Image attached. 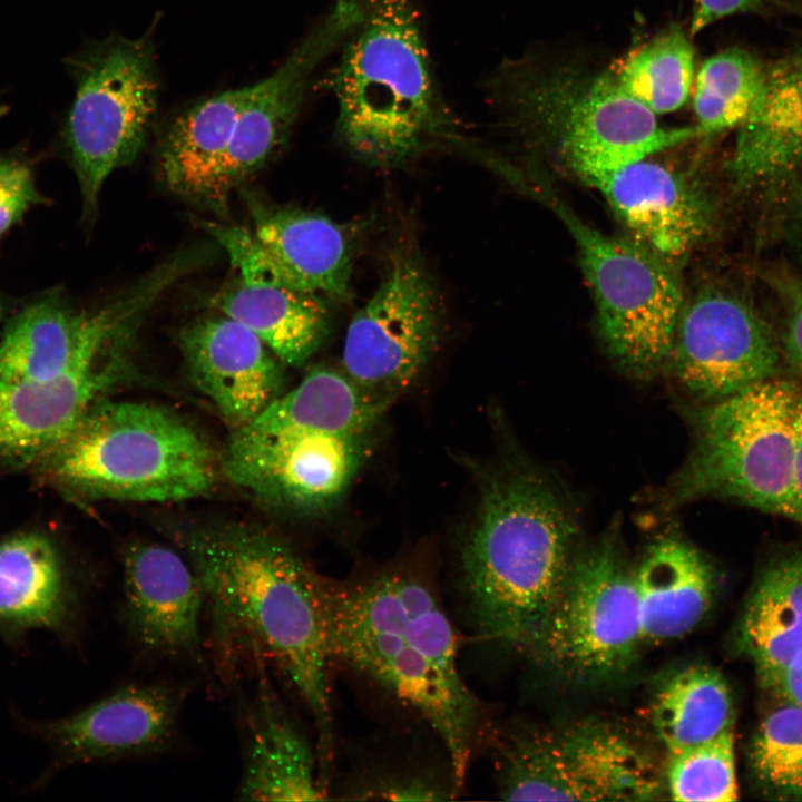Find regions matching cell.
<instances>
[{
	"label": "cell",
	"instance_id": "6da1fadb",
	"mask_svg": "<svg viewBox=\"0 0 802 802\" xmlns=\"http://www.w3.org/2000/svg\"><path fill=\"white\" fill-rule=\"evenodd\" d=\"M317 590L332 664L418 716L447 752L462 791L490 731L460 672L459 633L437 590L401 570L353 581L319 576Z\"/></svg>",
	"mask_w": 802,
	"mask_h": 802
},
{
	"label": "cell",
	"instance_id": "7a4b0ae2",
	"mask_svg": "<svg viewBox=\"0 0 802 802\" xmlns=\"http://www.w3.org/2000/svg\"><path fill=\"white\" fill-rule=\"evenodd\" d=\"M185 546L224 654L272 664L312 718L321 775L331 782L335 731L333 665L322 623L319 575L283 540L244 525L196 528Z\"/></svg>",
	"mask_w": 802,
	"mask_h": 802
},
{
	"label": "cell",
	"instance_id": "3957f363",
	"mask_svg": "<svg viewBox=\"0 0 802 802\" xmlns=\"http://www.w3.org/2000/svg\"><path fill=\"white\" fill-rule=\"evenodd\" d=\"M578 540L569 501L542 471L518 464L490 477L460 554V599L476 636L519 652L561 594Z\"/></svg>",
	"mask_w": 802,
	"mask_h": 802
},
{
	"label": "cell",
	"instance_id": "277c9868",
	"mask_svg": "<svg viewBox=\"0 0 802 802\" xmlns=\"http://www.w3.org/2000/svg\"><path fill=\"white\" fill-rule=\"evenodd\" d=\"M362 2V19L340 45L330 79L339 143L381 168L469 148L434 79L414 1Z\"/></svg>",
	"mask_w": 802,
	"mask_h": 802
},
{
	"label": "cell",
	"instance_id": "5b68a950",
	"mask_svg": "<svg viewBox=\"0 0 802 802\" xmlns=\"http://www.w3.org/2000/svg\"><path fill=\"white\" fill-rule=\"evenodd\" d=\"M35 464L43 480L88 499L176 502L206 495L216 481L197 430L172 410L136 401L99 400Z\"/></svg>",
	"mask_w": 802,
	"mask_h": 802
},
{
	"label": "cell",
	"instance_id": "8992f818",
	"mask_svg": "<svg viewBox=\"0 0 802 802\" xmlns=\"http://www.w3.org/2000/svg\"><path fill=\"white\" fill-rule=\"evenodd\" d=\"M800 385L775 376L685 408L693 443L664 498L714 497L798 521L794 423Z\"/></svg>",
	"mask_w": 802,
	"mask_h": 802
},
{
	"label": "cell",
	"instance_id": "52a82bcc",
	"mask_svg": "<svg viewBox=\"0 0 802 802\" xmlns=\"http://www.w3.org/2000/svg\"><path fill=\"white\" fill-rule=\"evenodd\" d=\"M496 766L498 794L509 801H651L665 788L640 741L599 720L507 730Z\"/></svg>",
	"mask_w": 802,
	"mask_h": 802
},
{
	"label": "cell",
	"instance_id": "ba28073f",
	"mask_svg": "<svg viewBox=\"0 0 802 802\" xmlns=\"http://www.w3.org/2000/svg\"><path fill=\"white\" fill-rule=\"evenodd\" d=\"M542 196L575 241L609 355L636 378L665 371L684 302L675 266L635 239L597 231L551 194Z\"/></svg>",
	"mask_w": 802,
	"mask_h": 802
},
{
	"label": "cell",
	"instance_id": "9c48e42d",
	"mask_svg": "<svg viewBox=\"0 0 802 802\" xmlns=\"http://www.w3.org/2000/svg\"><path fill=\"white\" fill-rule=\"evenodd\" d=\"M643 643L634 571L615 527L580 551L554 606L519 652L577 684L607 682Z\"/></svg>",
	"mask_w": 802,
	"mask_h": 802
},
{
	"label": "cell",
	"instance_id": "30bf717a",
	"mask_svg": "<svg viewBox=\"0 0 802 802\" xmlns=\"http://www.w3.org/2000/svg\"><path fill=\"white\" fill-rule=\"evenodd\" d=\"M65 140L78 180L82 214L97 213L105 180L143 147L156 109L157 79L149 37L113 38L79 61Z\"/></svg>",
	"mask_w": 802,
	"mask_h": 802
},
{
	"label": "cell",
	"instance_id": "8fae6325",
	"mask_svg": "<svg viewBox=\"0 0 802 802\" xmlns=\"http://www.w3.org/2000/svg\"><path fill=\"white\" fill-rule=\"evenodd\" d=\"M368 437L294 422L264 409L233 430L222 466L234 485L265 503L317 511L346 492L363 463Z\"/></svg>",
	"mask_w": 802,
	"mask_h": 802
},
{
	"label": "cell",
	"instance_id": "7c38bea8",
	"mask_svg": "<svg viewBox=\"0 0 802 802\" xmlns=\"http://www.w3.org/2000/svg\"><path fill=\"white\" fill-rule=\"evenodd\" d=\"M440 327L434 283L419 252L401 246L391 254L374 293L350 321L343 372L388 404L424 369L437 349Z\"/></svg>",
	"mask_w": 802,
	"mask_h": 802
},
{
	"label": "cell",
	"instance_id": "4fadbf2b",
	"mask_svg": "<svg viewBox=\"0 0 802 802\" xmlns=\"http://www.w3.org/2000/svg\"><path fill=\"white\" fill-rule=\"evenodd\" d=\"M781 343L770 325L731 292L704 287L684 300L666 370L701 401L777 376Z\"/></svg>",
	"mask_w": 802,
	"mask_h": 802
},
{
	"label": "cell",
	"instance_id": "5bb4252c",
	"mask_svg": "<svg viewBox=\"0 0 802 802\" xmlns=\"http://www.w3.org/2000/svg\"><path fill=\"white\" fill-rule=\"evenodd\" d=\"M362 16L361 0H338L276 71L251 86L218 173V212L226 208L231 190L286 141L312 72L340 47Z\"/></svg>",
	"mask_w": 802,
	"mask_h": 802
},
{
	"label": "cell",
	"instance_id": "9a60e30c",
	"mask_svg": "<svg viewBox=\"0 0 802 802\" xmlns=\"http://www.w3.org/2000/svg\"><path fill=\"white\" fill-rule=\"evenodd\" d=\"M251 205L253 232L243 233L233 247L238 271L330 302L351 299L353 248L345 226L300 208Z\"/></svg>",
	"mask_w": 802,
	"mask_h": 802
},
{
	"label": "cell",
	"instance_id": "2e32d148",
	"mask_svg": "<svg viewBox=\"0 0 802 802\" xmlns=\"http://www.w3.org/2000/svg\"><path fill=\"white\" fill-rule=\"evenodd\" d=\"M184 693L160 683L128 684L59 720L29 723L53 751L50 770L158 754L178 726Z\"/></svg>",
	"mask_w": 802,
	"mask_h": 802
},
{
	"label": "cell",
	"instance_id": "e0dca14e",
	"mask_svg": "<svg viewBox=\"0 0 802 802\" xmlns=\"http://www.w3.org/2000/svg\"><path fill=\"white\" fill-rule=\"evenodd\" d=\"M556 104L561 149L587 184L686 143L696 128L666 127L656 115L603 75Z\"/></svg>",
	"mask_w": 802,
	"mask_h": 802
},
{
	"label": "cell",
	"instance_id": "ac0fdd59",
	"mask_svg": "<svg viewBox=\"0 0 802 802\" xmlns=\"http://www.w3.org/2000/svg\"><path fill=\"white\" fill-rule=\"evenodd\" d=\"M121 563L123 616L136 644L160 657L199 659L205 594L192 564L153 542L129 545Z\"/></svg>",
	"mask_w": 802,
	"mask_h": 802
},
{
	"label": "cell",
	"instance_id": "d6986e66",
	"mask_svg": "<svg viewBox=\"0 0 802 802\" xmlns=\"http://www.w3.org/2000/svg\"><path fill=\"white\" fill-rule=\"evenodd\" d=\"M179 346L193 383L233 430L282 394L281 361L253 331L224 314L187 325Z\"/></svg>",
	"mask_w": 802,
	"mask_h": 802
},
{
	"label": "cell",
	"instance_id": "ffe728a7",
	"mask_svg": "<svg viewBox=\"0 0 802 802\" xmlns=\"http://www.w3.org/2000/svg\"><path fill=\"white\" fill-rule=\"evenodd\" d=\"M123 345L115 344L55 380L0 379V461L36 463L53 450L116 382Z\"/></svg>",
	"mask_w": 802,
	"mask_h": 802
},
{
	"label": "cell",
	"instance_id": "44dd1931",
	"mask_svg": "<svg viewBox=\"0 0 802 802\" xmlns=\"http://www.w3.org/2000/svg\"><path fill=\"white\" fill-rule=\"evenodd\" d=\"M634 239L675 266L704 239L713 218L701 187L684 173L651 157L590 184Z\"/></svg>",
	"mask_w": 802,
	"mask_h": 802
},
{
	"label": "cell",
	"instance_id": "7402d4cb",
	"mask_svg": "<svg viewBox=\"0 0 802 802\" xmlns=\"http://www.w3.org/2000/svg\"><path fill=\"white\" fill-rule=\"evenodd\" d=\"M80 606L78 590L51 538L20 531L0 539V635L11 644L32 629L65 638Z\"/></svg>",
	"mask_w": 802,
	"mask_h": 802
},
{
	"label": "cell",
	"instance_id": "603a6c76",
	"mask_svg": "<svg viewBox=\"0 0 802 802\" xmlns=\"http://www.w3.org/2000/svg\"><path fill=\"white\" fill-rule=\"evenodd\" d=\"M737 643L762 685L802 707V550L763 571L740 618Z\"/></svg>",
	"mask_w": 802,
	"mask_h": 802
},
{
	"label": "cell",
	"instance_id": "cb8c5ba5",
	"mask_svg": "<svg viewBox=\"0 0 802 802\" xmlns=\"http://www.w3.org/2000/svg\"><path fill=\"white\" fill-rule=\"evenodd\" d=\"M239 799L319 801L329 799L315 743L286 712L266 679L245 715Z\"/></svg>",
	"mask_w": 802,
	"mask_h": 802
},
{
	"label": "cell",
	"instance_id": "d4e9b609",
	"mask_svg": "<svg viewBox=\"0 0 802 802\" xmlns=\"http://www.w3.org/2000/svg\"><path fill=\"white\" fill-rule=\"evenodd\" d=\"M326 299L280 282L238 275L209 304L253 331L284 364L305 363L331 329Z\"/></svg>",
	"mask_w": 802,
	"mask_h": 802
},
{
	"label": "cell",
	"instance_id": "484cf974",
	"mask_svg": "<svg viewBox=\"0 0 802 802\" xmlns=\"http://www.w3.org/2000/svg\"><path fill=\"white\" fill-rule=\"evenodd\" d=\"M643 643L668 642L692 632L713 598V570L679 537L661 538L634 571Z\"/></svg>",
	"mask_w": 802,
	"mask_h": 802
},
{
	"label": "cell",
	"instance_id": "4316f807",
	"mask_svg": "<svg viewBox=\"0 0 802 802\" xmlns=\"http://www.w3.org/2000/svg\"><path fill=\"white\" fill-rule=\"evenodd\" d=\"M802 159V53L766 71L740 125L731 174L740 186L783 176Z\"/></svg>",
	"mask_w": 802,
	"mask_h": 802
},
{
	"label": "cell",
	"instance_id": "83f0119b",
	"mask_svg": "<svg viewBox=\"0 0 802 802\" xmlns=\"http://www.w3.org/2000/svg\"><path fill=\"white\" fill-rule=\"evenodd\" d=\"M251 86L203 100L170 126L160 154L162 177L180 197L218 211L216 185Z\"/></svg>",
	"mask_w": 802,
	"mask_h": 802
},
{
	"label": "cell",
	"instance_id": "f1b7e54d",
	"mask_svg": "<svg viewBox=\"0 0 802 802\" xmlns=\"http://www.w3.org/2000/svg\"><path fill=\"white\" fill-rule=\"evenodd\" d=\"M649 720L667 752L707 742L733 728L730 687L714 668L692 664L674 671L654 692Z\"/></svg>",
	"mask_w": 802,
	"mask_h": 802
},
{
	"label": "cell",
	"instance_id": "f546056e",
	"mask_svg": "<svg viewBox=\"0 0 802 802\" xmlns=\"http://www.w3.org/2000/svg\"><path fill=\"white\" fill-rule=\"evenodd\" d=\"M616 85L655 115L679 109L694 79V51L673 27L654 37L609 72Z\"/></svg>",
	"mask_w": 802,
	"mask_h": 802
},
{
	"label": "cell",
	"instance_id": "4dcf8cb0",
	"mask_svg": "<svg viewBox=\"0 0 802 802\" xmlns=\"http://www.w3.org/2000/svg\"><path fill=\"white\" fill-rule=\"evenodd\" d=\"M765 74L761 63L740 48L705 60L693 94L697 135H715L740 126L762 90Z\"/></svg>",
	"mask_w": 802,
	"mask_h": 802
},
{
	"label": "cell",
	"instance_id": "1f68e13d",
	"mask_svg": "<svg viewBox=\"0 0 802 802\" xmlns=\"http://www.w3.org/2000/svg\"><path fill=\"white\" fill-rule=\"evenodd\" d=\"M757 788L775 800H802V707L784 702L761 722L750 751Z\"/></svg>",
	"mask_w": 802,
	"mask_h": 802
},
{
	"label": "cell",
	"instance_id": "d6a6232c",
	"mask_svg": "<svg viewBox=\"0 0 802 802\" xmlns=\"http://www.w3.org/2000/svg\"><path fill=\"white\" fill-rule=\"evenodd\" d=\"M663 776L669 799L675 801L737 800L733 728L707 742L667 752Z\"/></svg>",
	"mask_w": 802,
	"mask_h": 802
},
{
	"label": "cell",
	"instance_id": "836d02e7",
	"mask_svg": "<svg viewBox=\"0 0 802 802\" xmlns=\"http://www.w3.org/2000/svg\"><path fill=\"white\" fill-rule=\"evenodd\" d=\"M461 790L451 767L428 769L423 762L379 761L353 769L343 799L387 801H443Z\"/></svg>",
	"mask_w": 802,
	"mask_h": 802
},
{
	"label": "cell",
	"instance_id": "e575fe53",
	"mask_svg": "<svg viewBox=\"0 0 802 802\" xmlns=\"http://www.w3.org/2000/svg\"><path fill=\"white\" fill-rule=\"evenodd\" d=\"M45 199L38 192L32 168L23 160L0 158V236L35 205Z\"/></svg>",
	"mask_w": 802,
	"mask_h": 802
},
{
	"label": "cell",
	"instance_id": "d590c367",
	"mask_svg": "<svg viewBox=\"0 0 802 802\" xmlns=\"http://www.w3.org/2000/svg\"><path fill=\"white\" fill-rule=\"evenodd\" d=\"M784 307V329L780 341L782 356L802 375V278L788 273L772 275Z\"/></svg>",
	"mask_w": 802,
	"mask_h": 802
},
{
	"label": "cell",
	"instance_id": "8d00e7d4",
	"mask_svg": "<svg viewBox=\"0 0 802 802\" xmlns=\"http://www.w3.org/2000/svg\"><path fill=\"white\" fill-rule=\"evenodd\" d=\"M759 0H695L691 33L695 35L715 21L742 10L750 9Z\"/></svg>",
	"mask_w": 802,
	"mask_h": 802
},
{
	"label": "cell",
	"instance_id": "74e56055",
	"mask_svg": "<svg viewBox=\"0 0 802 802\" xmlns=\"http://www.w3.org/2000/svg\"><path fill=\"white\" fill-rule=\"evenodd\" d=\"M794 491L798 511L796 524L802 526V387H800L794 423Z\"/></svg>",
	"mask_w": 802,
	"mask_h": 802
},
{
	"label": "cell",
	"instance_id": "f35d334b",
	"mask_svg": "<svg viewBox=\"0 0 802 802\" xmlns=\"http://www.w3.org/2000/svg\"><path fill=\"white\" fill-rule=\"evenodd\" d=\"M3 315H4V304L0 300V322L3 319Z\"/></svg>",
	"mask_w": 802,
	"mask_h": 802
},
{
	"label": "cell",
	"instance_id": "ab89813d",
	"mask_svg": "<svg viewBox=\"0 0 802 802\" xmlns=\"http://www.w3.org/2000/svg\"><path fill=\"white\" fill-rule=\"evenodd\" d=\"M798 196L800 199V204L802 205V187L799 188Z\"/></svg>",
	"mask_w": 802,
	"mask_h": 802
}]
</instances>
